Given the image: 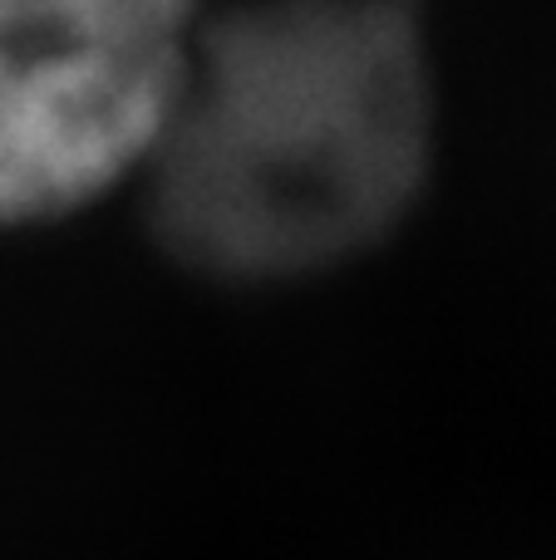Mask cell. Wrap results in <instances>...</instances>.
<instances>
[{"label": "cell", "mask_w": 556, "mask_h": 560, "mask_svg": "<svg viewBox=\"0 0 556 560\" xmlns=\"http://www.w3.org/2000/svg\"><path fill=\"white\" fill-rule=\"evenodd\" d=\"M429 163V74L399 0H242L202 25L148 158L153 226L227 280L345 261Z\"/></svg>", "instance_id": "obj_1"}, {"label": "cell", "mask_w": 556, "mask_h": 560, "mask_svg": "<svg viewBox=\"0 0 556 560\" xmlns=\"http://www.w3.org/2000/svg\"><path fill=\"white\" fill-rule=\"evenodd\" d=\"M193 39L197 0H0V222L148 167Z\"/></svg>", "instance_id": "obj_2"}]
</instances>
